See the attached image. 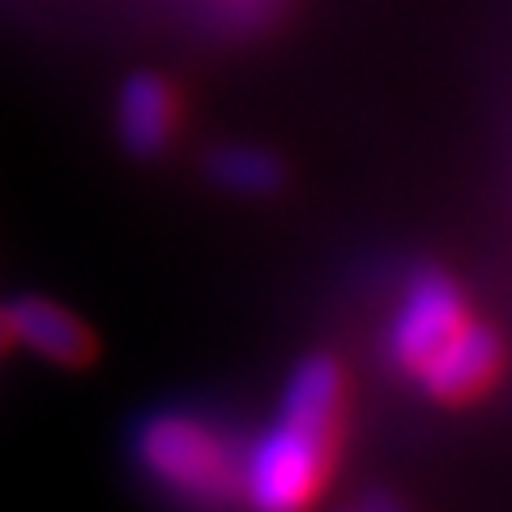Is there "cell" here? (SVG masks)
<instances>
[{
  "instance_id": "5b68a950",
  "label": "cell",
  "mask_w": 512,
  "mask_h": 512,
  "mask_svg": "<svg viewBox=\"0 0 512 512\" xmlns=\"http://www.w3.org/2000/svg\"><path fill=\"white\" fill-rule=\"evenodd\" d=\"M5 320H9V338L30 346L47 363L86 367L94 355H99V342H94V333L73 312H64L60 303H52V299L26 295V299H18L5 312Z\"/></svg>"
},
{
  "instance_id": "ba28073f",
  "label": "cell",
  "mask_w": 512,
  "mask_h": 512,
  "mask_svg": "<svg viewBox=\"0 0 512 512\" xmlns=\"http://www.w3.org/2000/svg\"><path fill=\"white\" fill-rule=\"evenodd\" d=\"M355 512H410L402 500H397L393 491H384V487H372V491H363L359 495V504Z\"/></svg>"
},
{
  "instance_id": "3957f363",
  "label": "cell",
  "mask_w": 512,
  "mask_h": 512,
  "mask_svg": "<svg viewBox=\"0 0 512 512\" xmlns=\"http://www.w3.org/2000/svg\"><path fill=\"white\" fill-rule=\"evenodd\" d=\"M470 325L461 286L440 269H419L406 286V299L389 329V355L402 372L419 376L440 350Z\"/></svg>"
},
{
  "instance_id": "9c48e42d",
  "label": "cell",
  "mask_w": 512,
  "mask_h": 512,
  "mask_svg": "<svg viewBox=\"0 0 512 512\" xmlns=\"http://www.w3.org/2000/svg\"><path fill=\"white\" fill-rule=\"evenodd\" d=\"M0 346H9V320H5V312H0Z\"/></svg>"
},
{
  "instance_id": "30bf717a",
  "label": "cell",
  "mask_w": 512,
  "mask_h": 512,
  "mask_svg": "<svg viewBox=\"0 0 512 512\" xmlns=\"http://www.w3.org/2000/svg\"><path fill=\"white\" fill-rule=\"evenodd\" d=\"M346 512H355V508H346Z\"/></svg>"
},
{
  "instance_id": "6da1fadb",
  "label": "cell",
  "mask_w": 512,
  "mask_h": 512,
  "mask_svg": "<svg viewBox=\"0 0 512 512\" xmlns=\"http://www.w3.org/2000/svg\"><path fill=\"white\" fill-rule=\"evenodd\" d=\"M346 431V372L333 355L295 363L278 423L244 453L239 500L252 512H312L329 487Z\"/></svg>"
},
{
  "instance_id": "7a4b0ae2",
  "label": "cell",
  "mask_w": 512,
  "mask_h": 512,
  "mask_svg": "<svg viewBox=\"0 0 512 512\" xmlns=\"http://www.w3.org/2000/svg\"><path fill=\"white\" fill-rule=\"evenodd\" d=\"M133 457L158 487L201 508H227L239 500L244 453L214 423L184 410L150 414L133 436Z\"/></svg>"
},
{
  "instance_id": "52a82bcc",
  "label": "cell",
  "mask_w": 512,
  "mask_h": 512,
  "mask_svg": "<svg viewBox=\"0 0 512 512\" xmlns=\"http://www.w3.org/2000/svg\"><path fill=\"white\" fill-rule=\"evenodd\" d=\"M210 180L239 197H265L282 184V167L261 146H222L210 154Z\"/></svg>"
},
{
  "instance_id": "277c9868",
  "label": "cell",
  "mask_w": 512,
  "mask_h": 512,
  "mask_svg": "<svg viewBox=\"0 0 512 512\" xmlns=\"http://www.w3.org/2000/svg\"><path fill=\"white\" fill-rule=\"evenodd\" d=\"M504 363L508 355H504L500 333L483 325V320H470L419 372V384L427 389V397H436L444 406H470L500 384Z\"/></svg>"
},
{
  "instance_id": "8992f818",
  "label": "cell",
  "mask_w": 512,
  "mask_h": 512,
  "mask_svg": "<svg viewBox=\"0 0 512 512\" xmlns=\"http://www.w3.org/2000/svg\"><path fill=\"white\" fill-rule=\"evenodd\" d=\"M175 116H180L175 90L158 73H133L120 86V99H116L120 141L137 158H154V154H163L171 146Z\"/></svg>"
}]
</instances>
